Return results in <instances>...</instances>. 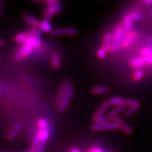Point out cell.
Listing matches in <instances>:
<instances>
[{"mask_svg": "<svg viewBox=\"0 0 152 152\" xmlns=\"http://www.w3.org/2000/svg\"><path fill=\"white\" fill-rule=\"evenodd\" d=\"M109 105H110V103H109L108 101L104 102L101 104L100 107H99V108L97 110V111H96V114H95V115L102 116V115L104 113V111H105V110H107V108L109 107Z\"/></svg>", "mask_w": 152, "mask_h": 152, "instance_id": "cell-19", "label": "cell"}, {"mask_svg": "<svg viewBox=\"0 0 152 152\" xmlns=\"http://www.w3.org/2000/svg\"><path fill=\"white\" fill-rule=\"evenodd\" d=\"M63 8V4L58 3L53 7H50L48 8L45 11V14L46 15H54L55 13H58L61 11V10Z\"/></svg>", "mask_w": 152, "mask_h": 152, "instance_id": "cell-9", "label": "cell"}, {"mask_svg": "<svg viewBox=\"0 0 152 152\" xmlns=\"http://www.w3.org/2000/svg\"><path fill=\"white\" fill-rule=\"evenodd\" d=\"M143 58L146 60L147 62L152 64V51L148 48H144L142 51Z\"/></svg>", "mask_w": 152, "mask_h": 152, "instance_id": "cell-20", "label": "cell"}, {"mask_svg": "<svg viewBox=\"0 0 152 152\" xmlns=\"http://www.w3.org/2000/svg\"><path fill=\"white\" fill-rule=\"evenodd\" d=\"M145 3L146 5L150 6V4L152 3V0H146V1H145Z\"/></svg>", "mask_w": 152, "mask_h": 152, "instance_id": "cell-38", "label": "cell"}, {"mask_svg": "<svg viewBox=\"0 0 152 152\" xmlns=\"http://www.w3.org/2000/svg\"><path fill=\"white\" fill-rule=\"evenodd\" d=\"M60 66V56L57 53L53 55V67L54 69H58Z\"/></svg>", "mask_w": 152, "mask_h": 152, "instance_id": "cell-25", "label": "cell"}, {"mask_svg": "<svg viewBox=\"0 0 152 152\" xmlns=\"http://www.w3.org/2000/svg\"><path fill=\"white\" fill-rule=\"evenodd\" d=\"M126 31L124 26L120 24L115 28L112 36V40L110 46L111 51H117L119 50L122 46V42L126 36Z\"/></svg>", "mask_w": 152, "mask_h": 152, "instance_id": "cell-1", "label": "cell"}, {"mask_svg": "<svg viewBox=\"0 0 152 152\" xmlns=\"http://www.w3.org/2000/svg\"><path fill=\"white\" fill-rule=\"evenodd\" d=\"M31 34L30 32H23L17 34L15 37V40L17 42H23L26 41L28 37H31Z\"/></svg>", "mask_w": 152, "mask_h": 152, "instance_id": "cell-17", "label": "cell"}, {"mask_svg": "<svg viewBox=\"0 0 152 152\" xmlns=\"http://www.w3.org/2000/svg\"><path fill=\"white\" fill-rule=\"evenodd\" d=\"M45 143H40V145L38 146L36 150V152H42L45 149Z\"/></svg>", "mask_w": 152, "mask_h": 152, "instance_id": "cell-35", "label": "cell"}, {"mask_svg": "<svg viewBox=\"0 0 152 152\" xmlns=\"http://www.w3.org/2000/svg\"><path fill=\"white\" fill-rule=\"evenodd\" d=\"M89 152H103V150L100 148H94L91 150H90Z\"/></svg>", "mask_w": 152, "mask_h": 152, "instance_id": "cell-37", "label": "cell"}, {"mask_svg": "<svg viewBox=\"0 0 152 152\" xmlns=\"http://www.w3.org/2000/svg\"><path fill=\"white\" fill-rule=\"evenodd\" d=\"M113 120L114 122H115L117 124L118 126V127H121L122 130L125 133H126V134H131L132 132V130L131 128L128 125L126 124L123 122V121L121 119V118L117 116V117L114 118Z\"/></svg>", "mask_w": 152, "mask_h": 152, "instance_id": "cell-7", "label": "cell"}, {"mask_svg": "<svg viewBox=\"0 0 152 152\" xmlns=\"http://www.w3.org/2000/svg\"><path fill=\"white\" fill-rule=\"evenodd\" d=\"M123 103L125 106L131 107L139 108V106H140V103H139L138 101L134 100V99H124L123 102Z\"/></svg>", "mask_w": 152, "mask_h": 152, "instance_id": "cell-22", "label": "cell"}, {"mask_svg": "<svg viewBox=\"0 0 152 152\" xmlns=\"http://www.w3.org/2000/svg\"><path fill=\"white\" fill-rule=\"evenodd\" d=\"M93 120L94 122V124H107L108 122V118H105L101 115H94Z\"/></svg>", "mask_w": 152, "mask_h": 152, "instance_id": "cell-21", "label": "cell"}, {"mask_svg": "<svg viewBox=\"0 0 152 152\" xmlns=\"http://www.w3.org/2000/svg\"><path fill=\"white\" fill-rule=\"evenodd\" d=\"M124 26L127 32H131L132 27V19L129 17L127 16L124 18Z\"/></svg>", "mask_w": 152, "mask_h": 152, "instance_id": "cell-18", "label": "cell"}, {"mask_svg": "<svg viewBox=\"0 0 152 152\" xmlns=\"http://www.w3.org/2000/svg\"><path fill=\"white\" fill-rule=\"evenodd\" d=\"M91 93L95 94L107 93L110 92V88L105 86H95L91 89Z\"/></svg>", "mask_w": 152, "mask_h": 152, "instance_id": "cell-16", "label": "cell"}, {"mask_svg": "<svg viewBox=\"0 0 152 152\" xmlns=\"http://www.w3.org/2000/svg\"><path fill=\"white\" fill-rule=\"evenodd\" d=\"M147 44H148V49L152 51V35H149L147 38Z\"/></svg>", "mask_w": 152, "mask_h": 152, "instance_id": "cell-33", "label": "cell"}, {"mask_svg": "<svg viewBox=\"0 0 152 152\" xmlns=\"http://www.w3.org/2000/svg\"><path fill=\"white\" fill-rule=\"evenodd\" d=\"M124 107L125 105L124 104V103H122L119 104V105H117L115 108L113 109V110H112L110 113H109V114L108 115V120L113 119V118L115 117H117L118 114L123 110V108H124Z\"/></svg>", "mask_w": 152, "mask_h": 152, "instance_id": "cell-14", "label": "cell"}, {"mask_svg": "<svg viewBox=\"0 0 152 152\" xmlns=\"http://www.w3.org/2000/svg\"><path fill=\"white\" fill-rule=\"evenodd\" d=\"M34 46H32L31 45H28L24 43V45L19 50L15 55V58L17 61H20L25 58L28 55H29L32 50Z\"/></svg>", "mask_w": 152, "mask_h": 152, "instance_id": "cell-6", "label": "cell"}, {"mask_svg": "<svg viewBox=\"0 0 152 152\" xmlns=\"http://www.w3.org/2000/svg\"><path fill=\"white\" fill-rule=\"evenodd\" d=\"M106 53H107V51H105L103 48H99L98 51V56L99 59H104L106 57Z\"/></svg>", "mask_w": 152, "mask_h": 152, "instance_id": "cell-31", "label": "cell"}, {"mask_svg": "<svg viewBox=\"0 0 152 152\" xmlns=\"http://www.w3.org/2000/svg\"><path fill=\"white\" fill-rule=\"evenodd\" d=\"M70 84H71V81L70 79H66L65 80V82L64 83V84L61 86V87L60 88V91L58 93V94H57V96L55 99V103L56 104H60V103H61V100H62L63 98L64 97V96L65 95L66 91H67L68 89L70 87Z\"/></svg>", "mask_w": 152, "mask_h": 152, "instance_id": "cell-5", "label": "cell"}, {"mask_svg": "<svg viewBox=\"0 0 152 152\" xmlns=\"http://www.w3.org/2000/svg\"><path fill=\"white\" fill-rule=\"evenodd\" d=\"M118 126L115 122H108L107 124H94L91 126V129L94 131H99L104 130H115L118 129Z\"/></svg>", "mask_w": 152, "mask_h": 152, "instance_id": "cell-2", "label": "cell"}, {"mask_svg": "<svg viewBox=\"0 0 152 152\" xmlns=\"http://www.w3.org/2000/svg\"><path fill=\"white\" fill-rule=\"evenodd\" d=\"M40 28H41L42 31H43L44 32H46L51 33V32L53 31V29H52V27L50 23V22H48L42 21V22L41 23V25H40Z\"/></svg>", "mask_w": 152, "mask_h": 152, "instance_id": "cell-23", "label": "cell"}, {"mask_svg": "<svg viewBox=\"0 0 152 152\" xmlns=\"http://www.w3.org/2000/svg\"><path fill=\"white\" fill-rule=\"evenodd\" d=\"M147 61L143 57H140V58H133L131 60L130 64L131 66L134 68H139L146 65Z\"/></svg>", "mask_w": 152, "mask_h": 152, "instance_id": "cell-10", "label": "cell"}, {"mask_svg": "<svg viewBox=\"0 0 152 152\" xmlns=\"http://www.w3.org/2000/svg\"><path fill=\"white\" fill-rule=\"evenodd\" d=\"M46 3L49 6V7H50L58 4L59 2L58 1H55V0H47V1H46Z\"/></svg>", "mask_w": 152, "mask_h": 152, "instance_id": "cell-34", "label": "cell"}, {"mask_svg": "<svg viewBox=\"0 0 152 152\" xmlns=\"http://www.w3.org/2000/svg\"><path fill=\"white\" fill-rule=\"evenodd\" d=\"M112 40V35L110 33H107L105 36L104 37L103 42V48L107 52L109 51L110 50V46Z\"/></svg>", "mask_w": 152, "mask_h": 152, "instance_id": "cell-11", "label": "cell"}, {"mask_svg": "<svg viewBox=\"0 0 152 152\" xmlns=\"http://www.w3.org/2000/svg\"><path fill=\"white\" fill-rule=\"evenodd\" d=\"M137 110H138V108L137 107H131L130 108H129L128 110H127L125 112L124 115L126 117H129V116L132 115V114H134L136 112H137Z\"/></svg>", "mask_w": 152, "mask_h": 152, "instance_id": "cell-29", "label": "cell"}, {"mask_svg": "<svg viewBox=\"0 0 152 152\" xmlns=\"http://www.w3.org/2000/svg\"><path fill=\"white\" fill-rule=\"evenodd\" d=\"M124 99L121 97H113L109 99L108 102L113 105H119V104L123 103Z\"/></svg>", "mask_w": 152, "mask_h": 152, "instance_id": "cell-24", "label": "cell"}, {"mask_svg": "<svg viewBox=\"0 0 152 152\" xmlns=\"http://www.w3.org/2000/svg\"><path fill=\"white\" fill-rule=\"evenodd\" d=\"M34 37L36 42V46H39L41 45V33L39 31H37Z\"/></svg>", "mask_w": 152, "mask_h": 152, "instance_id": "cell-32", "label": "cell"}, {"mask_svg": "<svg viewBox=\"0 0 152 152\" xmlns=\"http://www.w3.org/2000/svg\"><path fill=\"white\" fill-rule=\"evenodd\" d=\"M23 18L25 21L28 23V25L32 26H37L39 25V20L36 18L33 17L30 13H26L23 15Z\"/></svg>", "mask_w": 152, "mask_h": 152, "instance_id": "cell-13", "label": "cell"}, {"mask_svg": "<svg viewBox=\"0 0 152 152\" xmlns=\"http://www.w3.org/2000/svg\"><path fill=\"white\" fill-rule=\"evenodd\" d=\"M22 127H23V125L22 123H20V122L17 123V124L15 126V127H13V129L10 132V133L8 135V139L10 140H13L14 138H15L18 133V132L22 129Z\"/></svg>", "mask_w": 152, "mask_h": 152, "instance_id": "cell-12", "label": "cell"}, {"mask_svg": "<svg viewBox=\"0 0 152 152\" xmlns=\"http://www.w3.org/2000/svg\"><path fill=\"white\" fill-rule=\"evenodd\" d=\"M143 75H144L143 71L141 70H137V72L134 74L133 79H134L135 81H138V80H140L142 77Z\"/></svg>", "mask_w": 152, "mask_h": 152, "instance_id": "cell-30", "label": "cell"}, {"mask_svg": "<svg viewBox=\"0 0 152 152\" xmlns=\"http://www.w3.org/2000/svg\"><path fill=\"white\" fill-rule=\"evenodd\" d=\"M41 143V140H40V137L39 136H38L37 134L36 135V136L34 137V140L32 141V148H34L35 150H36V148L38 147Z\"/></svg>", "mask_w": 152, "mask_h": 152, "instance_id": "cell-28", "label": "cell"}, {"mask_svg": "<svg viewBox=\"0 0 152 152\" xmlns=\"http://www.w3.org/2000/svg\"><path fill=\"white\" fill-rule=\"evenodd\" d=\"M51 36H60V35H77L78 30L74 28H60L54 29L51 32Z\"/></svg>", "mask_w": 152, "mask_h": 152, "instance_id": "cell-4", "label": "cell"}, {"mask_svg": "<svg viewBox=\"0 0 152 152\" xmlns=\"http://www.w3.org/2000/svg\"><path fill=\"white\" fill-rule=\"evenodd\" d=\"M4 43H5V41H4L3 39H1V40H0V46H3Z\"/></svg>", "mask_w": 152, "mask_h": 152, "instance_id": "cell-39", "label": "cell"}, {"mask_svg": "<svg viewBox=\"0 0 152 152\" xmlns=\"http://www.w3.org/2000/svg\"><path fill=\"white\" fill-rule=\"evenodd\" d=\"M109 152H113V151H109Z\"/></svg>", "mask_w": 152, "mask_h": 152, "instance_id": "cell-42", "label": "cell"}, {"mask_svg": "<svg viewBox=\"0 0 152 152\" xmlns=\"http://www.w3.org/2000/svg\"><path fill=\"white\" fill-rule=\"evenodd\" d=\"M49 129L48 128H46V129H41V131L38 133L37 135L39 136L41 140V143H46V142L49 136Z\"/></svg>", "mask_w": 152, "mask_h": 152, "instance_id": "cell-15", "label": "cell"}, {"mask_svg": "<svg viewBox=\"0 0 152 152\" xmlns=\"http://www.w3.org/2000/svg\"><path fill=\"white\" fill-rule=\"evenodd\" d=\"M70 152H80V151L76 148H72L70 150Z\"/></svg>", "mask_w": 152, "mask_h": 152, "instance_id": "cell-40", "label": "cell"}, {"mask_svg": "<svg viewBox=\"0 0 152 152\" xmlns=\"http://www.w3.org/2000/svg\"><path fill=\"white\" fill-rule=\"evenodd\" d=\"M37 125L41 129H46L48 127V122L45 118H40L37 122Z\"/></svg>", "mask_w": 152, "mask_h": 152, "instance_id": "cell-27", "label": "cell"}, {"mask_svg": "<svg viewBox=\"0 0 152 152\" xmlns=\"http://www.w3.org/2000/svg\"><path fill=\"white\" fill-rule=\"evenodd\" d=\"M28 152H36V150L35 149H34V148H31V150L28 151Z\"/></svg>", "mask_w": 152, "mask_h": 152, "instance_id": "cell-41", "label": "cell"}, {"mask_svg": "<svg viewBox=\"0 0 152 152\" xmlns=\"http://www.w3.org/2000/svg\"><path fill=\"white\" fill-rule=\"evenodd\" d=\"M137 34L134 31H131L127 35H126L124 39L122 42V46L124 48H128L129 47L132 43L133 39L136 37Z\"/></svg>", "mask_w": 152, "mask_h": 152, "instance_id": "cell-8", "label": "cell"}, {"mask_svg": "<svg viewBox=\"0 0 152 152\" xmlns=\"http://www.w3.org/2000/svg\"><path fill=\"white\" fill-rule=\"evenodd\" d=\"M129 16L132 20H143L145 17L140 15V14H138L137 13H131L129 14Z\"/></svg>", "mask_w": 152, "mask_h": 152, "instance_id": "cell-26", "label": "cell"}, {"mask_svg": "<svg viewBox=\"0 0 152 152\" xmlns=\"http://www.w3.org/2000/svg\"><path fill=\"white\" fill-rule=\"evenodd\" d=\"M52 17H53V15H46L43 19V21L50 22V20H51Z\"/></svg>", "mask_w": 152, "mask_h": 152, "instance_id": "cell-36", "label": "cell"}, {"mask_svg": "<svg viewBox=\"0 0 152 152\" xmlns=\"http://www.w3.org/2000/svg\"><path fill=\"white\" fill-rule=\"evenodd\" d=\"M74 90L72 87L70 86L68 89L67 91H66L65 95L62 99V100H61V103L58 105V110L60 112H64L66 110V109L67 108L68 104L69 103V101L72 96V95L74 94Z\"/></svg>", "mask_w": 152, "mask_h": 152, "instance_id": "cell-3", "label": "cell"}]
</instances>
